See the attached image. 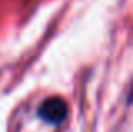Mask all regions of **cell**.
<instances>
[{"mask_svg":"<svg viewBox=\"0 0 133 132\" xmlns=\"http://www.w3.org/2000/svg\"><path fill=\"white\" fill-rule=\"evenodd\" d=\"M66 115H68L66 102L57 97L47 98L39 109V117L47 124H61L66 119Z\"/></svg>","mask_w":133,"mask_h":132,"instance_id":"cell-1","label":"cell"}]
</instances>
